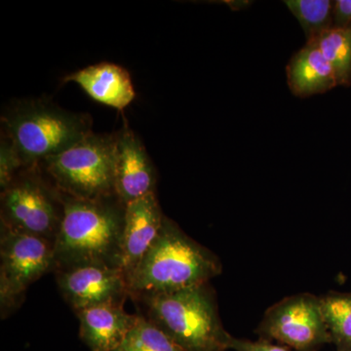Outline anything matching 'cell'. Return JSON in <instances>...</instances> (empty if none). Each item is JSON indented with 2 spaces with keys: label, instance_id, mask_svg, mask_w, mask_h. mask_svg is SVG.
Listing matches in <instances>:
<instances>
[{
  "label": "cell",
  "instance_id": "cell-9",
  "mask_svg": "<svg viewBox=\"0 0 351 351\" xmlns=\"http://www.w3.org/2000/svg\"><path fill=\"white\" fill-rule=\"evenodd\" d=\"M54 274L60 293L75 313L103 304H123L129 297L125 274L119 269L87 265Z\"/></svg>",
  "mask_w": 351,
  "mask_h": 351
},
{
  "label": "cell",
  "instance_id": "cell-13",
  "mask_svg": "<svg viewBox=\"0 0 351 351\" xmlns=\"http://www.w3.org/2000/svg\"><path fill=\"white\" fill-rule=\"evenodd\" d=\"M80 337L90 351H113L135 326L138 315L127 313L123 304H108L75 313Z\"/></svg>",
  "mask_w": 351,
  "mask_h": 351
},
{
  "label": "cell",
  "instance_id": "cell-12",
  "mask_svg": "<svg viewBox=\"0 0 351 351\" xmlns=\"http://www.w3.org/2000/svg\"><path fill=\"white\" fill-rule=\"evenodd\" d=\"M64 82H75L94 101L123 110L135 99L130 73L123 66L100 63L66 76Z\"/></svg>",
  "mask_w": 351,
  "mask_h": 351
},
{
  "label": "cell",
  "instance_id": "cell-1",
  "mask_svg": "<svg viewBox=\"0 0 351 351\" xmlns=\"http://www.w3.org/2000/svg\"><path fill=\"white\" fill-rule=\"evenodd\" d=\"M62 199L64 216L54 244V272L87 265L121 269L126 204L117 195L84 200L62 193Z\"/></svg>",
  "mask_w": 351,
  "mask_h": 351
},
{
  "label": "cell",
  "instance_id": "cell-11",
  "mask_svg": "<svg viewBox=\"0 0 351 351\" xmlns=\"http://www.w3.org/2000/svg\"><path fill=\"white\" fill-rule=\"evenodd\" d=\"M163 214L156 193L126 205L122 237L121 269L126 278L133 274L145 254L160 232Z\"/></svg>",
  "mask_w": 351,
  "mask_h": 351
},
{
  "label": "cell",
  "instance_id": "cell-10",
  "mask_svg": "<svg viewBox=\"0 0 351 351\" xmlns=\"http://www.w3.org/2000/svg\"><path fill=\"white\" fill-rule=\"evenodd\" d=\"M114 137L115 195L127 205L156 193V169L140 138L127 124Z\"/></svg>",
  "mask_w": 351,
  "mask_h": 351
},
{
  "label": "cell",
  "instance_id": "cell-20",
  "mask_svg": "<svg viewBox=\"0 0 351 351\" xmlns=\"http://www.w3.org/2000/svg\"><path fill=\"white\" fill-rule=\"evenodd\" d=\"M230 350L235 351H289L283 346L274 345L269 341L260 339L253 341L250 339H237L232 337Z\"/></svg>",
  "mask_w": 351,
  "mask_h": 351
},
{
  "label": "cell",
  "instance_id": "cell-21",
  "mask_svg": "<svg viewBox=\"0 0 351 351\" xmlns=\"http://www.w3.org/2000/svg\"><path fill=\"white\" fill-rule=\"evenodd\" d=\"M334 27L351 29V0L334 1Z\"/></svg>",
  "mask_w": 351,
  "mask_h": 351
},
{
  "label": "cell",
  "instance_id": "cell-5",
  "mask_svg": "<svg viewBox=\"0 0 351 351\" xmlns=\"http://www.w3.org/2000/svg\"><path fill=\"white\" fill-rule=\"evenodd\" d=\"M39 166L60 193L71 197L94 200L115 195L114 135L91 132Z\"/></svg>",
  "mask_w": 351,
  "mask_h": 351
},
{
  "label": "cell",
  "instance_id": "cell-7",
  "mask_svg": "<svg viewBox=\"0 0 351 351\" xmlns=\"http://www.w3.org/2000/svg\"><path fill=\"white\" fill-rule=\"evenodd\" d=\"M54 245L0 226V313L4 319L19 308L29 286L54 272Z\"/></svg>",
  "mask_w": 351,
  "mask_h": 351
},
{
  "label": "cell",
  "instance_id": "cell-16",
  "mask_svg": "<svg viewBox=\"0 0 351 351\" xmlns=\"http://www.w3.org/2000/svg\"><path fill=\"white\" fill-rule=\"evenodd\" d=\"M311 41L331 64L338 85L348 86L351 83V29L332 27Z\"/></svg>",
  "mask_w": 351,
  "mask_h": 351
},
{
  "label": "cell",
  "instance_id": "cell-22",
  "mask_svg": "<svg viewBox=\"0 0 351 351\" xmlns=\"http://www.w3.org/2000/svg\"><path fill=\"white\" fill-rule=\"evenodd\" d=\"M337 351H341V350H337Z\"/></svg>",
  "mask_w": 351,
  "mask_h": 351
},
{
  "label": "cell",
  "instance_id": "cell-18",
  "mask_svg": "<svg viewBox=\"0 0 351 351\" xmlns=\"http://www.w3.org/2000/svg\"><path fill=\"white\" fill-rule=\"evenodd\" d=\"M135 326L113 351H184L149 319L138 314Z\"/></svg>",
  "mask_w": 351,
  "mask_h": 351
},
{
  "label": "cell",
  "instance_id": "cell-17",
  "mask_svg": "<svg viewBox=\"0 0 351 351\" xmlns=\"http://www.w3.org/2000/svg\"><path fill=\"white\" fill-rule=\"evenodd\" d=\"M290 12L299 21L307 41L314 40L334 27V1L330 0H287Z\"/></svg>",
  "mask_w": 351,
  "mask_h": 351
},
{
  "label": "cell",
  "instance_id": "cell-15",
  "mask_svg": "<svg viewBox=\"0 0 351 351\" xmlns=\"http://www.w3.org/2000/svg\"><path fill=\"white\" fill-rule=\"evenodd\" d=\"M320 304L337 350L351 351V293H330L320 298Z\"/></svg>",
  "mask_w": 351,
  "mask_h": 351
},
{
  "label": "cell",
  "instance_id": "cell-4",
  "mask_svg": "<svg viewBox=\"0 0 351 351\" xmlns=\"http://www.w3.org/2000/svg\"><path fill=\"white\" fill-rule=\"evenodd\" d=\"M5 135L13 141L25 168L40 165L91 133L87 115L64 110L44 100L21 101L1 119Z\"/></svg>",
  "mask_w": 351,
  "mask_h": 351
},
{
  "label": "cell",
  "instance_id": "cell-2",
  "mask_svg": "<svg viewBox=\"0 0 351 351\" xmlns=\"http://www.w3.org/2000/svg\"><path fill=\"white\" fill-rule=\"evenodd\" d=\"M221 271L223 265L213 252L165 216L156 239L127 279L129 297L135 301L210 283Z\"/></svg>",
  "mask_w": 351,
  "mask_h": 351
},
{
  "label": "cell",
  "instance_id": "cell-8",
  "mask_svg": "<svg viewBox=\"0 0 351 351\" xmlns=\"http://www.w3.org/2000/svg\"><path fill=\"white\" fill-rule=\"evenodd\" d=\"M257 332L261 339H274L295 351H317L332 343L320 298L308 293L290 295L269 307Z\"/></svg>",
  "mask_w": 351,
  "mask_h": 351
},
{
  "label": "cell",
  "instance_id": "cell-6",
  "mask_svg": "<svg viewBox=\"0 0 351 351\" xmlns=\"http://www.w3.org/2000/svg\"><path fill=\"white\" fill-rule=\"evenodd\" d=\"M1 228L39 237L54 245L64 216L59 189L40 166L25 168L1 191Z\"/></svg>",
  "mask_w": 351,
  "mask_h": 351
},
{
  "label": "cell",
  "instance_id": "cell-3",
  "mask_svg": "<svg viewBox=\"0 0 351 351\" xmlns=\"http://www.w3.org/2000/svg\"><path fill=\"white\" fill-rule=\"evenodd\" d=\"M147 319L162 330L184 351H228L232 336L219 318L216 293L210 283L168 294L145 295Z\"/></svg>",
  "mask_w": 351,
  "mask_h": 351
},
{
  "label": "cell",
  "instance_id": "cell-14",
  "mask_svg": "<svg viewBox=\"0 0 351 351\" xmlns=\"http://www.w3.org/2000/svg\"><path fill=\"white\" fill-rule=\"evenodd\" d=\"M286 71L291 91L300 98L325 93L338 86L334 69L313 41L295 53Z\"/></svg>",
  "mask_w": 351,
  "mask_h": 351
},
{
  "label": "cell",
  "instance_id": "cell-19",
  "mask_svg": "<svg viewBox=\"0 0 351 351\" xmlns=\"http://www.w3.org/2000/svg\"><path fill=\"white\" fill-rule=\"evenodd\" d=\"M25 169L24 162L12 140L4 134L0 142V188H8L16 176Z\"/></svg>",
  "mask_w": 351,
  "mask_h": 351
}]
</instances>
